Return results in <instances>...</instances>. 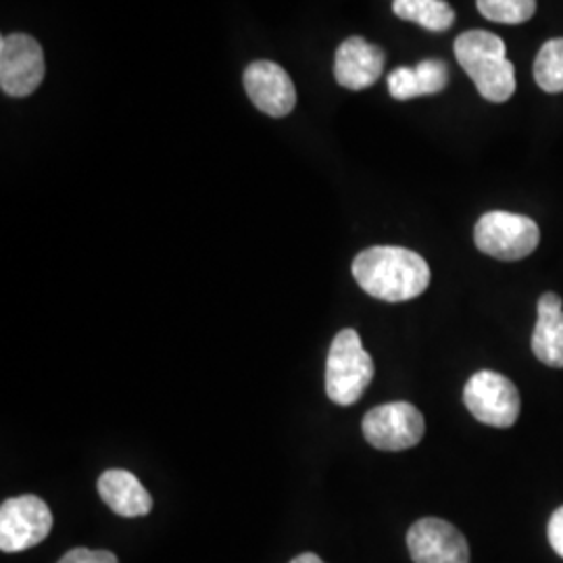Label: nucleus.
<instances>
[{"label": "nucleus", "instance_id": "1", "mask_svg": "<svg viewBox=\"0 0 563 563\" xmlns=\"http://www.w3.org/2000/svg\"><path fill=\"white\" fill-rule=\"evenodd\" d=\"M353 276L369 297L405 302L426 292L430 267L416 251L402 246H372L355 257Z\"/></svg>", "mask_w": 563, "mask_h": 563}, {"label": "nucleus", "instance_id": "2", "mask_svg": "<svg viewBox=\"0 0 563 563\" xmlns=\"http://www.w3.org/2000/svg\"><path fill=\"white\" fill-rule=\"evenodd\" d=\"M455 59L486 101H509L516 92L514 63L507 59L505 42L493 32H463L455 41Z\"/></svg>", "mask_w": 563, "mask_h": 563}, {"label": "nucleus", "instance_id": "3", "mask_svg": "<svg viewBox=\"0 0 563 563\" xmlns=\"http://www.w3.org/2000/svg\"><path fill=\"white\" fill-rule=\"evenodd\" d=\"M374 380V362L363 349L355 330H341L328 353L325 363V393L330 401L349 407L360 401L365 388Z\"/></svg>", "mask_w": 563, "mask_h": 563}, {"label": "nucleus", "instance_id": "4", "mask_svg": "<svg viewBox=\"0 0 563 563\" xmlns=\"http://www.w3.org/2000/svg\"><path fill=\"white\" fill-rule=\"evenodd\" d=\"M474 242L488 257L518 262L534 253L541 242V230L534 220L526 216L490 211L476 223Z\"/></svg>", "mask_w": 563, "mask_h": 563}, {"label": "nucleus", "instance_id": "5", "mask_svg": "<svg viewBox=\"0 0 563 563\" xmlns=\"http://www.w3.org/2000/svg\"><path fill=\"white\" fill-rule=\"evenodd\" d=\"M467 411L486 426L509 428L520 416V393L516 384L493 369L476 372L463 388Z\"/></svg>", "mask_w": 563, "mask_h": 563}, {"label": "nucleus", "instance_id": "6", "mask_svg": "<svg viewBox=\"0 0 563 563\" xmlns=\"http://www.w3.org/2000/svg\"><path fill=\"white\" fill-rule=\"evenodd\" d=\"M365 441L380 451H405L420 443L426 432L422 411L411 402H384L363 418Z\"/></svg>", "mask_w": 563, "mask_h": 563}, {"label": "nucleus", "instance_id": "7", "mask_svg": "<svg viewBox=\"0 0 563 563\" xmlns=\"http://www.w3.org/2000/svg\"><path fill=\"white\" fill-rule=\"evenodd\" d=\"M53 530V514L36 495H21L0 507V549L20 553L41 544Z\"/></svg>", "mask_w": 563, "mask_h": 563}, {"label": "nucleus", "instance_id": "8", "mask_svg": "<svg viewBox=\"0 0 563 563\" xmlns=\"http://www.w3.org/2000/svg\"><path fill=\"white\" fill-rule=\"evenodd\" d=\"M44 78L41 44L25 34L2 36L0 41V86L9 97L32 95Z\"/></svg>", "mask_w": 563, "mask_h": 563}, {"label": "nucleus", "instance_id": "9", "mask_svg": "<svg viewBox=\"0 0 563 563\" xmlns=\"http://www.w3.org/2000/svg\"><path fill=\"white\" fill-rule=\"evenodd\" d=\"M407 549L413 563H470V547L453 523L422 518L407 532Z\"/></svg>", "mask_w": 563, "mask_h": 563}, {"label": "nucleus", "instance_id": "10", "mask_svg": "<svg viewBox=\"0 0 563 563\" xmlns=\"http://www.w3.org/2000/svg\"><path fill=\"white\" fill-rule=\"evenodd\" d=\"M244 88L253 104L269 118H286L297 104V88L286 69L272 60H255L244 71Z\"/></svg>", "mask_w": 563, "mask_h": 563}, {"label": "nucleus", "instance_id": "11", "mask_svg": "<svg viewBox=\"0 0 563 563\" xmlns=\"http://www.w3.org/2000/svg\"><path fill=\"white\" fill-rule=\"evenodd\" d=\"M384 53L380 46L360 36L342 42L334 59V76L342 88L365 90L383 76Z\"/></svg>", "mask_w": 563, "mask_h": 563}, {"label": "nucleus", "instance_id": "12", "mask_svg": "<svg viewBox=\"0 0 563 563\" xmlns=\"http://www.w3.org/2000/svg\"><path fill=\"white\" fill-rule=\"evenodd\" d=\"M97 486L102 501L121 518H142L153 509V497L132 472L107 470Z\"/></svg>", "mask_w": 563, "mask_h": 563}, {"label": "nucleus", "instance_id": "13", "mask_svg": "<svg viewBox=\"0 0 563 563\" xmlns=\"http://www.w3.org/2000/svg\"><path fill=\"white\" fill-rule=\"evenodd\" d=\"M532 351L549 367H563V301L555 292L539 299V318L532 332Z\"/></svg>", "mask_w": 563, "mask_h": 563}, {"label": "nucleus", "instance_id": "14", "mask_svg": "<svg viewBox=\"0 0 563 563\" xmlns=\"http://www.w3.org/2000/svg\"><path fill=\"white\" fill-rule=\"evenodd\" d=\"M393 11L399 20L413 21L428 32H446L455 23V11L444 0H395Z\"/></svg>", "mask_w": 563, "mask_h": 563}, {"label": "nucleus", "instance_id": "15", "mask_svg": "<svg viewBox=\"0 0 563 563\" xmlns=\"http://www.w3.org/2000/svg\"><path fill=\"white\" fill-rule=\"evenodd\" d=\"M534 80L544 92H563V38L544 42L534 59Z\"/></svg>", "mask_w": 563, "mask_h": 563}, {"label": "nucleus", "instance_id": "16", "mask_svg": "<svg viewBox=\"0 0 563 563\" xmlns=\"http://www.w3.org/2000/svg\"><path fill=\"white\" fill-rule=\"evenodd\" d=\"M476 7L488 21L518 25L532 20L537 0H476Z\"/></svg>", "mask_w": 563, "mask_h": 563}, {"label": "nucleus", "instance_id": "17", "mask_svg": "<svg viewBox=\"0 0 563 563\" xmlns=\"http://www.w3.org/2000/svg\"><path fill=\"white\" fill-rule=\"evenodd\" d=\"M413 76H416L418 97L439 95L449 84V69H446V63L441 59H426L418 63V67L413 69Z\"/></svg>", "mask_w": 563, "mask_h": 563}, {"label": "nucleus", "instance_id": "18", "mask_svg": "<svg viewBox=\"0 0 563 563\" xmlns=\"http://www.w3.org/2000/svg\"><path fill=\"white\" fill-rule=\"evenodd\" d=\"M59 563H118L111 551H90V549H71L60 558Z\"/></svg>", "mask_w": 563, "mask_h": 563}, {"label": "nucleus", "instance_id": "19", "mask_svg": "<svg viewBox=\"0 0 563 563\" xmlns=\"http://www.w3.org/2000/svg\"><path fill=\"white\" fill-rule=\"evenodd\" d=\"M547 534H549V543L553 547V551L563 558V505L551 516Z\"/></svg>", "mask_w": 563, "mask_h": 563}, {"label": "nucleus", "instance_id": "20", "mask_svg": "<svg viewBox=\"0 0 563 563\" xmlns=\"http://www.w3.org/2000/svg\"><path fill=\"white\" fill-rule=\"evenodd\" d=\"M290 563H325L320 555L316 553H301L299 558H295Z\"/></svg>", "mask_w": 563, "mask_h": 563}]
</instances>
